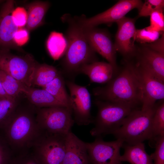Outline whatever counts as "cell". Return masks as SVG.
Wrapping results in <instances>:
<instances>
[{
    "instance_id": "6da1fadb",
    "label": "cell",
    "mask_w": 164,
    "mask_h": 164,
    "mask_svg": "<svg viewBox=\"0 0 164 164\" xmlns=\"http://www.w3.org/2000/svg\"><path fill=\"white\" fill-rule=\"evenodd\" d=\"M61 19L67 24L68 26L64 35L67 47L60 62V72L68 80L74 81L83 66L98 60L77 16L72 17L66 14L62 16Z\"/></svg>"
},
{
    "instance_id": "7a4b0ae2",
    "label": "cell",
    "mask_w": 164,
    "mask_h": 164,
    "mask_svg": "<svg viewBox=\"0 0 164 164\" xmlns=\"http://www.w3.org/2000/svg\"><path fill=\"white\" fill-rule=\"evenodd\" d=\"M104 86L93 90L98 100L120 104L134 109L142 104V94L135 64L125 61L122 69Z\"/></svg>"
},
{
    "instance_id": "3957f363",
    "label": "cell",
    "mask_w": 164,
    "mask_h": 164,
    "mask_svg": "<svg viewBox=\"0 0 164 164\" xmlns=\"http://www.w3.org/2000/svg\"><path fill=\"white\" fill-rule=\"evenodd\" d=\"M36 111L34 108L18 107L3 128L13 154L30 150L41 134Z\"/></svg>"
},
{
    "instance_id": "277c9868",
    "label": "cell",
    "mask_w": 164,
    "mask_h": 164,
    "mask_svg": "<svg viewBox=\"0 0 164 164\" xmlns=\"http://www.w3.org/2000/svg\"><path fill=\"white\" fill-rule=\"evenodd\" d=\"M156 104L150 108L133 110L126 117L120 127L113 135L117 139L133 145L152 138V121Z\"/></svg>"
},
{
    "instance_id": "5b68a950",
    "label": "cell",
    "mask_w": 164,
    "mask_h": 164,
    "mask_svg": "<svg viewBox=\"0 0 164 164\" xmlns=\"http://www.w3.org/2000/svg\"><path fill=\"white\" fill-rule=\"evenodd\" d=\"M97 112L90 131L93 136L112 134L122 125L126 117L134 109L125 105L96 99Z\"/></svg>"
},
{
    "instance_id": "8992f818",
    "label": "cell",
    "mask_w": 164,
    "mask_h": 164,
    "mask_svg": "<svg viewBox=\"0 0 164 164\" xmlns=\"http://www.w3.org/2000/svg\"><path fill=\"white\" fill-rule=\"evenodd\" d=\"M36 118L41 131L50 134L66 135L75 123L72 111L63 107L37 108Z\"/></svg>"
},
{
    "instance_id": "52a82bcc",
    "label": "cell",
    "mask_w": 164,
    "mask_h": 164,
    "mask_svg": "<svg viewBox=\"0 0 164 164\" xmlns=\"http://www.w3.org/2000/svg\"><path fill=\"white\" fill-rule=\"evenodd\" d=\"M66 135L42 132L30 150L41 164H62Z\"/></svg>"
},
{
    "instance_id": "ba28073f",
    "label": "cell",
    "mask_w": 164,
    "mask_h": 164,
    "mask_svg": "<svg viewBox=\"0 0 164 164\" xmlns=\"http://www.w3.org/2000/svg\"><path fill=\"white\" fill-rule=\"evenodd\" d=\"M38 63L30 54L19 56L9 50H0V70L27 86L32 87Z\"/></svg>"
},
{
    "instance_id": "9c48e42d",
    "label": "cell",
    "mask_w": 164,
    "mask_h": 164,
    "mask_svg": "<svg viewBox=\"0 0 164 164\" xmlns=\"http://www.w3.org/2000/svg\"><path fill=\"white\" fill-rule=\"evenodd\" d=\"M66 84L70 92L71 107L74 123L80 126L93 123L90 94L86 86L79 85L69 80Z\"/></svg>"
},
{
    "instance_id": "30bf717a",
    "label": "cell",
    "mask_w": 164,
    "mask_h": 164,
    "mask_svg": "<svg viewBox=\"0 0 164 164\" xmlns=\"http://www.w3.org/2000/svg\"><path fill=\"white\" fill-rule=\"evenodd\" d=\"M143 4L140 0H121L106 10L91 17L87 18L84 15L77 17L83 27H96L101 24L116 22L133 9L139 11Z\"/></svg>"
},
{
    "instance_id": "8fae6325",
    "label": "cell",
    "mask_w": 164,
    "mask_h": 164,
    "mask_svg": "<svg viewBox=\"0 0 164 164\" xmlns=\"http://www.w3.org/2000/svg\"><path fill=\"white\" fill-rule=\"evenodd\" d=\"M123 143L119 139L105 141L101 137L86 142L91 164H122L120 150Z\"/></svg>"
},
{
    "instance_id": "7c38bea8",
    "label": "cell",
    "mask_w": 164,
    "mask_h": 164,
    "mask_svg": "<svg viewBox=\"0 0 164 164\" xmlns=\"http://www.w3.org/2000/svg\"><path fill=\"white\" fill-rule=\"evenodd\" d=\"M135 65L142 89L141 109L145 110L153 107L157 101L164 100V82L143 67L137 63Z\"/></svg>"
},
{
    "instance_id": "4fadbf2b",
    "label": "cell",
    "mask_w": 164,
    "mask_h": 164,
    "mask_svg": "<svg viewBox=\"0 0 164 164\" xmlns=\"http://www.w3.org/2000/svg\"><path fill=\"white\" fill-rule=\"evenodd\" d=\"M82 28L91 47L107 60L113 67L115 75L117 74L118 68L116 62L117 51L109 33L104 29L96 27Z\"/></svg>"
},
{
    "instance_id": "5bb4252c",
    "label": "cell",
    "mask_w": 164,
    "mask_h": 164,
    "mask_svg": "<svg viewBox=\"0 0 164 164\" xmlns=\"http://www.w3.org/2000/svg\"><path fill=\"white\" fill-rule=\"evenodd\" d=\"M116 22L118 29L114 43L115 50L123 56L125 61H129L135 57L137 50L135 44V20L125 16Z\"/></svg>"
},
{
    "instance_id": "9a60e30c",
    "label": "cell",
    "mask_w": 164,
    "mask_h": 164,
    "mask_svg": "<svg viewBox=\"0 0 164 164\" xmlns=\"http://www.w3.org/2000/svg\"><path fill=\"white\" fill-rule=\"evenodd\" d=\"M14 7V1L7 0L0 10V50L9 51L11 49H16L13 38L19 28L12 17Z\"/></svg>"
},
{
    "instance_id": "2e32d148",
    "label": "cell",
    "mask_w": 164,
    "mask_h": 164,
    "mask_svg": "<svg viewBox=\"0 0 164 164\" xmlns=\"http://www.w3.org/2000/svg\"><path fill=\"white\" fill-rule=\"evenodd\" d=\"M62 164H91L86 142L71 131L65 137V152Z\"/></svg>"
},
{
    "instance_id": "e0dca14e",
    "label": "cell",
    "mask_w": 164,
    "mask_h": 164,
    "mask_svg": "<svg viewBox=\"0 0 164 164\" xmlns=\"http://www.w3.org/2000/svg\"><path fill=\"white\" fill-rule=\"evenodd\" d=\"M137 63L145 68L164 82V54L144 45L137 49Z\"/></svg>"
},
{
    "instance_id": "ac0fdd59",
    "label": "cell",
    "mask_w": 164,
    "mask_h": 164,
    "mask_svg": "<svg viewBox=\"0 0 164 164\" xmlns=\"http://www.w3.org/2000/svg\"><path fill=\"white\" fill-rule=\"evenodd\" d=\"M88 76L91 83H107L115 75L112 66L108 63L96 61L83 66L80 74Z\"/></svg>"
},
{
    "instance_id": "d6986e66",
    "label": "cell",
    "mask_w": 164,
    "mask_h": 164,
    "mask_svg": "<svg viewBox=\"0 0 164 164\" xmlns=\"http://www.w3.org/2000/svg\"><path fill=\"white\" fill-rule=\"evenodd\" d=\"M22 92L25 94L29 102L37 108L55 106L67 107L49 92L42 88H35L23 84Z\"/></svg>"
},
{
    "instance_id": "ffe728a7",
    "label": "cell",
    "mask_w": 164,
    "mask_h": 164,
    "mask_svg": "<svg viewBox=\"0 0 164 164\" xmlns=\"http://www.w3.org/2000/svg\"><path fill=\"white\" fill-rule=\"evenodd\" d=\"M122 148L124 152L120 156L121 162H127L131 164H153L150 155L145 151L143 142L133 145L124 143Z\"/></svg>"
},
{
    "instance_id": "44dd1931",
    "label": "cell",
    "mask_w": 164,
    "mask_h": 164,
    "mask_svg": "<svg viewBox=\"0 0 164 164\" xmlns=\"http://www.w3.org/2000/svg\"><path fill=\"white\" fill-rule=\"evenodd\" d=\"M48 1H35L27 6V20L26 29L31 31L44 23L46 15L50 7Z\"/></svg>"
},
{
    "instance_id": "7402d4cb",
    "label": "cell",
    "mask_w": 164,
    "mask_h": 164,
    "mask_svg": "<svg viewBox=\"0 0 164 164\" xmlns=\"http://www.w3.org/2000/svg\"><path fill=\"white\" fill-rule=\"evenodd\" d=\"M65 85V81L60 72L53 80L42 88L46 91L71 110L70 96L67 92Z\"/></svg>"
},
{
    "instance_id": "603a6c76",
    "label": "cell",
    "mask_w": 164,
    "mask_h": 164,
    "mask_svg": "<svg viewBox=\"0 0 164 164\" xmlns=\"http://www.w3.org/2000/svg\"><path fill=\"white\" fill-rule=\"evenodd\" d=\"M46 48L50 56L56 60L64 55L67 47V42L64 35L53 31L50 32L46 43Z\"/></svg>"
},
{
    "instance_id": "cb8c5ba5",
    "label": "cell",
    "mask_w": 164,
    "mask_h": 164,
    "mask_svg": "<svg viewBox=\"0 0 164 164\" xmlns=\"http://www.w3.org/2000/svg\"><path fill=\"white\" fill-rule=\"evenodd\" d=\"M54 67L46 63H38L34 71L32 86L43 87L53 80L60 73Z\"/></svg>"
},
{
    "instance_id": "d4e9b609",
    "label": "cell",
    "mask_w": 164,
    "mask_h": 164,
    "mask_svg": "<svg viewBox=\"0 0 164 164\" xmlns=\"http://www.w3.org/2000/svg\"><path fill=\"white\" fill-rule=\"evenodd\" d=\"M0 81L9 96L16 99L19 94L22 93V89L24 84L1 70Z\"/></svg>"
},
{
    "instance_id": "484cf974",
    "label": "cell",
    "mask_w": 164,
    "mask_h": 164,
    "mask_svg": "<svg viewBox=\"0 0 164 164\" xmlns=\"http://www.w3.org/2000/svg\"><path fill=\"white\" fill-rule=\"evenodd\" d=\"M152 139L156 137L164 136V102L163 100L156 104L152 119Z\"/></svg>"
},
{
    "instance_id": "4316f807",
    "label": "cell",
    "mask_w": 164,
    "mask_h": 164,
    "mask_svg": "<svg viewBox=\"0 0 164 164\" xmlns=\"http://www.w3.org/2000/svg\"><path fill=\"white\" fill-rule=\"evenodd\" d=\"M18 107L16 99L0 98V128H3Z\"/></svg>"
},
{
    "instance_id": "83f0119b",
    "label": "cell",
    "mask_w": 164,
    "mask_h": 164,
    "mask_svg": "<svg viewBox=\"0 0 164 164\" xmlns=\"http://www.w3.org/2000/svg\"><path fill=\"white\" fill-rule=\"evenodd\" d=\"M163 32L157 31H151L145 28L141 29H136L135 34V40L143 44L149 43L159 39L160 35Z\"/></svg>"
},
{
    "instance_id": "f1b7e54d",
    "label": "cell",
    "mask_w": 164,
    "mask_h": 164,
    "mask_svg": "<svg viewBox=\"0 0 164 164\" xmlns=\"http://www.w3.org/2000/svg\"><path fill=\"white\" fill-rule=\"evenodd\" d=\"M152 141L155 149L154 152L150 155L153 164H164V136L155 137Z\"/></svg>"
},
{
    "instance_id": "f546056e",
    "label": "cell",
    "mask_w": 164,
    "mask_h": 164,
    "mask_svg": "<svg viewBox=\"0 0 164 164\" xmlns=\"http://www.w3.org/2000/svg\"><path fill=\"white\" fill-rule=\"evenodd\" d=\"M163 0H145L139 11L138 17H146L150 16L153 12L157 11H163Z\"/></svg>"
},
{
    "instance_id": "4dcf8cb0",
    "label": "cell",
    "mask_w": 164,
    "mask_h": 164,
    "mask_svg": "<svg viewBox=\"0 0 164 164\" xmlns=\"http://www.w3.org/2000/svg\"><path fill=\"white\" fill-rule=\"evenodd\" d=\"M163 11H157L150 15V25L145 27L148 30L163 32L164 17Z\"/></svg>"
},
{
    "instance_id": "1f68e13d",
    "label": "cell",
    "mask_w": 164,
    "mask_h": 164,
    "mask_svg": "<svg viewBox=\"0 0 164 164\" xmlns=\"http://www.w3.org/2000/svg\"><path fill=\"white\" fill-rule=\"evenodd\" d=\"M10 164H41L30 150L13 155Z\"/></svg>"
},
{
    "instance_id": "d6a6232c",
    "label": "cell",
    "mask_w": 164,
    "mask_h": 164,
    "mask_svg": "<svg viewBox=\"0 0 164 164\" xmlns=\"http://www.w3.org/2000/svg\"><path fill=\"white\" fill-rule=\"evenodd\" d=\"M12 19L19 28L26 26L27 20V13L23 7H18L13 10L12 14Z\"/></svg>"
},
{
    "instance_id": "836d02e7",
    "label": "cell",
    "mask_w": 164,
    "mask_h": 164,
    "mask_svg": "<svg viewBox=\"0 0 164 164\" xmlns=\"http://www.w3.org/2000/svg\"><path fill=\"white\" fill-rule=\"evenodd\" d=\"M13 155L7 141L0 138V164H10Z\"/></svg>"
},
{
    "instance_id": "e575fe53",
    "label": "cell",
    "mask_w": 164,
    "mask_h": 164,
    "mask_svg": "<svg viewBox=\"0 0 164 164\" xmlns=\"http://www.w3.org/2000/svg\"><path fill=\"white\" fill-rule=\"evenodd\" d=\"M29 38V31L26 28H19L15 33L13 41L16 46H21L26 43Z\"/></svg>"
},
{
    "instance_id": "d590c367",
    "label": "cell",
    "mask_w": 164,
    "mask_h": 164,
    "mask_svg": "<svg viewBox=\"0 0 164 164\" xmlns=\"http://www.w3.org/2000/svg\"><path fill=\"white\" fill-rule=\"evenodd\" d=\"M164 36L163 33L160 38L152 43L144 45L154 50L164 54Z\"/></svg>"
},
{
    "instance_id": "8d00e7d4",
    "label": "cell",
    "mask_w": 164,
    "mask_h": 164,
    "mask_svg": "<svg viewBox=\"0 0 164 164\" xmlns=\"http://www.w3.org/2000/svg\"><path fill=\"white\" fill-rule=\"evenodd\" d=\"M7 98L10 99H15L9 96L3 89L0 81V98Z\"/></svg>"
},
{
    "instance_id": "74e56055",
    "label": "cell",
    "mask_w": 164,
    "mask_h": 164,
    "mask_svg": "<svg viewBox=\"0 0 164 164\" xmlns=\"http://www.w3.org/2000/svg\"><path fill=\"white\" fill-rule=\"evenodd\" d=\"M3 2V1L2 0H0V4L2 2Z\"/></svg>"
}]
</instances>
